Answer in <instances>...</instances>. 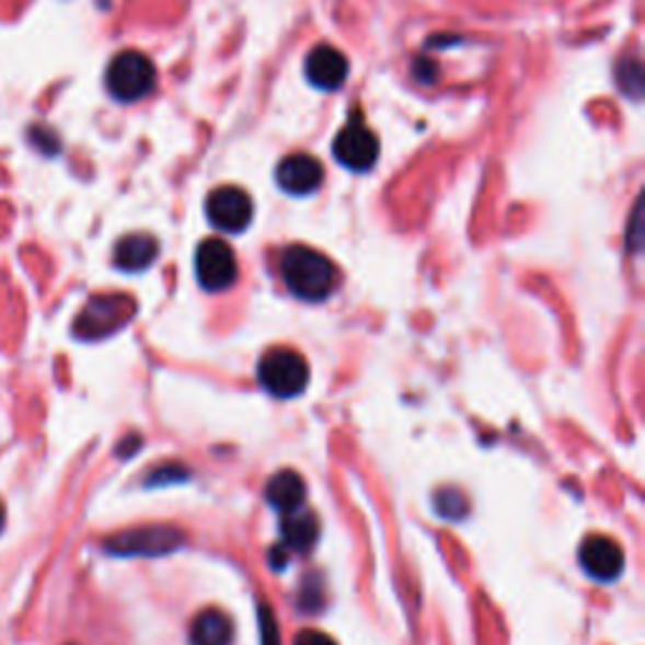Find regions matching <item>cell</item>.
<instances>
[{
  "instance_id": "cell-10",
  "label": "cell",
  "mask_w": 645,
  "mask_h": 645,
  "mask_svg": "<svg viewBox=\"0 0 645 645\" xmlns=\"http://www.w3.org/2000/svg\"><path fill=\"white\" fill-rule=\"evenodd\" d=\"M275 182L292 197H308L321 187L323 166L310 154H290L275 170Z\"/></svg>"
},
{
  "instance_id": "cell-8",
  "label": "cell",
  "mask_w": 645,
  "mask_h": 645,
  "mask_svg": "<svg viewBox=\"0 0 645 645\" xmlns=\"http://www.w3.org/2000/svg\"><path fill=\"white\" fill-rule=\"evenodd\" d=\"M255 207L253 199L245 189L240 187H217L209 192L207 197V220L212 222V228L222 232H242L253 222Z\"/></svg>"
},
{
  "instance_id": "cell-12",
  "label": "cell",
  "mask_w": 645,
  "mask_h": 645,
  "mask_svg": "<svg viewBox=\"0 0 645 645\" xmlns=\"http://www.w3.org/2000/svg\"><path fill=\"white\" fill-rule=\"evenodd\" d=\"M159 255V242L152 234H127L116 242L114 247V265L124 273H141L154 263Z\"/></svg>"
},
{
  "instance_id": "cell-22",
  "label": "cell",
  "mask_w": 645,
  "mask_h": 645,
  "mask_svg": "<svg viewBox=\"0 0 645 645\" xmlns=\"http://www.w3.org/2000/svg\"><path fill=\"white\" fill-rule=\"evenodd\" d=\"M631 228H633V240H631V242H633V247L638 250V245H641V205L635 207V212H633V224H631Z\"/></svg>"
},
{
  "instance_id": "cell-19",
  "label": "cell",
  "mask_w": 645,
  "mask_h": 645,
  "mask_svg": "<svg viewBox=\"0 0 645 645\" xmlns=\"http://www.w3.org/2000/svg\"><path fill=\"white\" fill-rule=\"evenodd\" d=\"M28 139H31V145L38 147L44 154L58 152V137L48 127H31Z\"/></svg>"
},
{
  "instance_id": "cell-17",
  "label": "cell",
  "mask_w": 645,
  "mask_h": 645,
  "mask_svg": "<svg viewBox=\"0 0 645 645\" xmlns=\"http://www.w3.org/2000/svg\"><path fill=\"white\" fill-rule=\"evenodd\" d=\"M434 505H437V512L441 517H449V519H462L469 512V502H467L464 494L459 489H451V487L439 489Z\"/></svg>"
},
{
  "instance_id": "cell-23",
  "label": "cell",
  "mask_w": 645,
  "mask_h": 645,
  "mask_svg": "<svg viewBox=\"0 0 645 645\" xmlns=\"http://www.w3.org/2000/svg\"><path fill=\"white\" fill-rule=\"evenodd\" d=\"M270 555H273V557H270V560H273V565L278 567V569H283L285 565H288V550H285V548H273V550H270Z\"/></svg>"
},
{
  "instance_id": "cell-1",
  "label": "cell",
  "mask_w": 645,
  "mask_h": 645,
  "mask_svg": "<svg viewBox=\"0 0 645 645\" xmlns=\"http://www.w3.org/2000/svg\"><path fill=\"white\" fill-rule=\"evenodd\" d=\"M280 275L288 290L300 300H325L336 288V267L323 253L306 245H290L280 257Z\"/></svg>"
},
{
  "instance_id": "cell-16",
  "label": "cell",
  "mask_w": 645,
  "mask_h": 645,
  "mask_svg": "<svg viewBox=\"0 0 645 645\" xmlns=\"http://www.w3.org/2000/svg\"><path fill=\"white\" fill-rule=\"evenodd\" d=\"M618 87L623 91L625 96H631L638 102L641 94H643V69H641V61L638 58H623V61L618 64Z\"/></svg>"
},
{
  "instance_id": "cell-21",
  "label": "cell",
  "mask_w": 645,
  "mask_h": 645,
  "mask_svg": "<svg viewBox=\"0 0 645 645\" xmlns=\"http://www.w3.org/2000/svg\"><path fill=\"white\" fill-rule=\"evenodd\" d=\"M292 645H338V643L333 641L331 635H325L321 631H303V633L296 635Z\"/></svg>"
},
{
  "instance_id": "cell-9",
  "label": "cell",
  "mask_w": 645,
  "mask_h": 645,
  "mask_svg": "<svg viewBox=\"0 0 645 645\" xmlns=\"http://www.w3.org/2000/svg\"><path fill=\"white\" fill-rule=\"evenodd\" d=\"M580 565L595 580H615L623 573L625 557L620 544L606 534H590L580 544Z\"/></svg>"
},
{
  "instance_id": "cell-20",
  "label": "cell",
  "mask_w": 645,
  "mask_h": 645,
  "mask_svg": "<svg viewBox=\"0 0 645 645\" xmlns=\"http://www.w3.org/2000/svg\"><path fill=\"white\" fill-rule=\"evenodd\" d=\"M260 625H263V643L278 645V638H275L278 631H275V620H273V613L267 606H260Z\"/></svg>"
},
{
  "instance_id": "cell-4",
  "label": "cell",
  "mask_w": 645,
  "mask_h": 645,
  "mask_svg": "<svg viewBox=\"0 0 645 645\" xmlns=\"http://www.w3.org/2000/svg\"><path fill=\"white\" fill-rule=\"evenodd\" d=\"M257 379L267 393L278 399H296L308 389L310 368L292 348H273L257 364Z\"/></svg>"
},
{
  "instance_id": "cell-7",
  "label": "cell",
  "mask_w": 645,
  "mask_h": 645,
  "mask_svg": "<svg viewBox=\"0 0 645 645\" xmlns=\"http://www.w3.org/2000/svg\"><path fill=\"white\" fill-rule=\"evenodd\" d=\"M379 139H376V134L368 129L358 116H354V119L338 131L336 141H333V157L350 172L371 170L376 159H379Z\"/></svg>"
},
{
  "instance_id": "cell-6",
  "label": "cell",
  "mask_w": 645,
  "mask_h": 645,
  "mask_svg": "<svg viewBox=\"0 0 645 645\" xmlns=\"http://www.w3.org/2000/svg\"><path fill=\"white\" fill-rule=\"evenodd\" d=\"M197 280L209 292H222L238 280V260L228 242L209 238L195 253Z\"/></svg>"
},
{
  "instance_id": "cell-2",
  "label": "cell",
  "mask_w": 645,
  "mask_h": 645,
  "mask_svg": "<svg viewBox=\"0 0 645 645\" xmlns=\"http://www.w3.org/2000/svg\"><path fill=\"white\" fill-rule=\"evenodd\" d=\"M137 313V300L124 292L94 296L73 321V336L79 341H104L119 333Z\"/></svg>"
},
{
  "instance_id": "cell-15",
  "label": "cell",
  "mask_w": 645,
  "mask_h": 645,
  "mask_svg": "<svg viewBox=\"0 0 645 645\" xmlns=\"http://www.w3.org/2000/svg\"><path fill=\"white\" fill-rule=\"evenodd\" d=\"M232 635V620L222 610H205L192 623L189 641L192 645H230Z\"/></svg>"
},
{
  "instance_id": "cell-5",
  "label": "cell",
  "mask_w": 645,
  "mask_h": 645,
  "mask_svg": "<svg viewBox=\"0 0 645 645\" xmlns=\"http://www.w3.org/2000/svg\"><path fill=\"white\" fill-rule=\"evenodd\" d=\"M184 544V532L172 525H145L119 532L104 542V550L114 557H159L170 555Z\"/></svg>"
},
{
  "instance_id": "cell-18",
  "label": "cell",
  "mask_w": 645,
  "mask_h": 645,
  "mask_svg": "<svg viewBox=\"0 0 645 645\" xmlns=\"http://www.w3.org/2000/svg\"><path fill=\"white\" fill-rule=\"evenodd\" d=\"M182 480H187V469L180 464H166V467L154 469V472L149 474L147 487H164V484L182 482Z\"/></svg>"
},
{
  "instance_id": "cell-14",
  "label": "cell",
  "mask_w": 645,
  "mask_h": 645,
  "mask_svg": "<svg viewBox=\"0 0 645 645\" xmlns=\"http://www.w3.org/2000/svg\"><path fill=\"white\" fill-rule=\"evenodd\" d=\"M265 499L270 502V507L278 509V512L288 515L292 509L303 507L306 482L300 480V474L292 472V469H283V472H278L267 482Z\"/></svg>"
},
{
  "instance_id": "cell-24",
  "label": "cell",
  "mask_w": 645,
  "mask_h": 645,
  "mask_svg": "<svg viewBox=\"0 0 645 645\" xmlns=\"http://www.w3.org/2000/svg\"><path fill=\"white\" fill-rule=\"evenodd\" d=\"M3 527H5V509L3 505H0V532H3Z\"/></svg>"
},
{
  "instance_id": "cell-13",
  "label": "cell",
  "mask_w": 645,
  "mask_h": 645,
  "mask_svg": "<svg viewBox=\"0 0 645 645\" xmlns=\"http://www.w3.org/2000/svg\"><path fill=\"white\" fill-rule=\"evenodd\" d=\"M318 532H321V525H318V519L306 512V509H292V512L283 515L280 542L285 550H313V544L318 542Z\"/></svg>"
},
{
  "instance_id": "cell-3",
  "label": "cell",
  "mask_w": 645,
  "mask_h": 645,
  "mask_svg": "<svg viewBox=\"0 0 645 645\" xmlns=\"http://www.w3.org/2000/svg\"><path fill=\"white\" fill-rule=\"evenodd\" d=\"M157 69L145 54L122 51L112 58L106 69V89L116 102L131 104L152 94Z\"/></svg>"
},
{
  "instance_id": "cell-11",
  "label": "cell",
  "mask_w": 645,
  "mask_h": 645,
  "mask_svg": "<svg viewBox=\"0 0 645 645\" xmlns=\"http://www.w3.org/2000/svg\"><path fill=\"white\" fill-rule=\"evenodd\" d=\"M306 79L321 91H338L348 79L346 56L329 44L315 46L306 58Z\"/></svg>"
}]
</instances>
